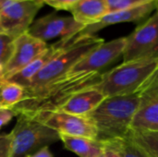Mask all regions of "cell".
Masks as SVG:
<instances>
[{
    "instance_id": "cell-1",
    "label": "cell",
    "mask_w": 158,
    "mask_h": 157,
    "mask_svg": "<svg viewBox=\"0 0 158 157\" xmlns=\"http://www.w3.org/2000/svg\"><path fill=\"white\" fill-rule=\"evenodd\" d=\"M101 77L100 72L68 73L36 91L24 93L21 101L12 110L16 116L25 115L40 119L58 111L77 93L95 87Z\"/></svg>"
},
{
    "instance_id": "cell-2",
    "label": "cell",
    "mask_w": 158,
    "mask_h": 157,
    "mask_svg": "<svg viewBox=\"0 0 158 157\" xmlns=\"http://www.w3.org/2000/svg\"><path fill=\"white\" fill-rule=\"evenodd\" d=\"M140 105V91L130 95L106 97L86 115L97 129V139L109 142L128 136Z\"/></svg>"
},
{
    "instance_id": "cell-3",
    "label": "cell",
    "mask_w": 158,
    "mask_h": 157,
    "mask_svg": "<svg viewBox=\"0 0 158 157\" xmlns=\"http://www.w3.org/2000/svg\"><path fill=\"white\" fill-rule=\"evenodd\" d=\"M157 70L158 58L122 62L103 73L95 88L106 97L133 94L139 92Z\"/></svg>"
},
{
    "instance_id": "cell-4",
    "label": "cell",
    "mask_w": 158,
    "mask_h": 157,
    "mask_svg": "<svg viewBox=\"0 0 158 157\" xmlns=\"http://www.w3.org/2000/svg\"><path fill=\"white\" fill-rule=\"evenodd\" d=\"M105 41L96 35H77L63 50L32 79L24 93L36 91L51 81L68 74L70 69L92 50Z\"/></svg>"
},
{
    "instance_id": "cell-5",
    "label": "cell",
    "mask_w": 158,
    "mask_h": 157,
    "mask_svg": "<svg viewBox=\"0 0 158 157\" xmlns=\"http://www.w3.org/2000/svg\"><path fill=\"white\" fill-rule=\"evenodd\" d=\"M10 133L11 157H26L60 140L58 132L37 118L25 115L18 116L17 123Z\"/></svg>"
},
{
    "instance_id": "cell-6",
    "label": "cell",
    "mask_w": 158,
    "mask_h": 157,
    "mask_svg": "<svg viewBox=\"0 0 158 157\" xmlns=\"http://www.w3.org/2000/svg\"><path fill=\"white\" fill-rule=\"evenodd\" d=\"M123 62L158 58V14L155 12L126 37Z\"/></svg>"
},
{
    "instance_id": "cell-7",
    "label": "cell",
    "mask_w": 158,
    "mask_h": 157,
    "mask_svg": "<svg viewBox=\"0 0 158 157\" xmlns=\"http://www.w3.org/2000/svg\"><path fill=\"white\" fill-rule=\"evenodd\" d=\"M43 6L41 1L0 0V26L3 32L14 38L27 32Z\"/></svg>"
},
{
    "instance_id": "cell-8",
    "label": "cell",
    "mask_w": 158,
    "mask_h": 157,
    "mask_svg": "<svg viewBox=\"0 0 158 157\" xmlns=\"http://www.w3.org/2000/svg\"><path fill=\"white\" fill-rule=\"evenodd\" d=\"M84 27V25L76 21L72 16L51 13L33 21L27 32L44 43L60 38V40L69 43Z\"/></svg>"
},
{
    "instance_id": "cell-9",
    "label": "cell",
    "mask_w": 158,
    "mask_h": 157,
    "mask_svg": "<svg viewBox=\"0 0 158 157\" xmlns=\"http://www.w3.org/2000/svg\"><path fill=\"white\" fill-rule=\"evenodd\" d=\"M131 129L158 132V70L140 90V105Z\"/></svg>"
},
{
    "instance_id": "cell-10",
    "label": "cell",
    "mask_w": 158,
    "mask_h": 157,
    "mask_svg": "<svg viewBox=\"0 0 158 157\" xmlns=\"http://www.w3.org/2000/svg\"><path fill=\"white\" fill-rule=\"evenodd\" d=\"M59 134L97 139V129L87 116H76L56 111L38 119Z\"/></svg>"
},
{
    "instance_id": "cell-11",
    "label": "cell",
    "mask_w": 158,
    "mask_h": 157,
    "mask_svg": "<svg viewBox=\"0 0 158 157\" xmlns=\"http://www.w3.org/2000/svg\"><path fill=\"white\" fill-rule=\"evenodd\" d=\"M126 45V37L104 42L81 58L69 73L100 72L122 56Z\"/></svg>"
},
{
    "instance_id": "cell-12",
    "label": "cell",
    "mask_w": 158,
    "mask_h": 157,
    "mask_svg": "<svg viewBox=\"0 0 158 157\" xmlns=\"http://www.w3.org/2000/svg\"><path fill=\"white\" fill-rule=\"evenodd\" d=\"M47 47V43L31 36L28 32L17 37L15 39L14 52L4 70L5 81H7L28 66Z\"/></svg>"
},
{
    "instance_id": "cell-13",
    "label": "cell",
    "mask_w": 158,
    "mask_h": 157,
    "mask_svg": "<svg viewBox=\"0 0 158 157\" xmlns=\"http://www.w3.org/2000/svg\"><path fill=\"white\" fill-rule=\"evenodd\" d=\"M158 1V0H157ZM157 1L145 4L140 6L128 8L124 10H118L110 12L102 18L98 22L85 26L83 30L77 35H95V33L104 28L110 25L124 23V22H137L149 16L153 11L156 9ZM76 35V36H77Z\"/></svg>"
},
{
    "instance_id": "cell-14",
    "label": "cell",
    "mask_w": 158,
    "mask_h": 157,
    "mask_svg": "<svg viewBox=\"0 0 158 157\" xmlns=\"http://www.w3.org/2000/svg\"><path fill=\"white\" fill-rule=\"evenodd\" d=\"M66 43L59 40L54 44L48 45V47L35 59H33L28 66H26L24 68H22L20 71L16 73L14 76H12L10 79H8V81L15 82L24 88L29 87L31 81L32 79L42 70V68L53 58H55L65 47Z\"/></svg>"
},
{
    "instance_id": "cell-15",
    "label": "cell",
    "mask_w": 158,
    "mask_h": 157,
    "mask_svg": "<svg viewBox=\"0 0 158 157\" xmlns=\"http://www.w3.org/2000/svg\"><path fill=\"white\" fill-rule=\"evenodd\" d=\"M106 97L95 87L83 90L74 94L58 111L76 116H86L94 111Z\"/></svg>"
},
{
    "instance_id": "cell-16",
    "label": "cell",
    "mask_w": 158,
    "mask_h": 157,
    "mask_svg": "<svg viewBox=\"0 0 158 157\" xmlns=\"http://www.w3.org/2000/svg\"><path fill=\"white\" fill-rule=\"evenodd\" d=\"M69 11L76 21L84 26L98 22L109 13L107 0H79Z\"/></svg>"
},
{
    "instance_id": "cell-17",
    "label": "cell",
    "mask_w": 158,
    "mask_h": 157,
    "mask_svg": "<svg viewBox=\"0 0 158 157\" xmlns=\"http://www.w3.org/2000/svg\"><path fill=\"white\" fill-rule=\"evenodd\" d=\"M65 148L79 157H97L104 152V143L94 139L59 134Z\"/></svg>"
},
{
    "instance_id": "cell-18",
    "label": "cell",
    "mask_w": 158,
    "mask_h": 157,
    "mask_svg": "<svg viewBox=\"0 0 158 157\" xmlns=\"http://www.w3.org/2000/svg\"><path fill=\"white\" fill-rule=\"evenodd\" d=\"M129 136L147 157H158V132L130 130Z\"/></svg>"
},
{
    "instance_id": "cell-19",
    "label": "cell",
    "mask_w": 158,
    "mask_h": 157,
    "mask_svg": "<svg viewBox=\"0 0 158 157\" xmlns=\"http://www.w3.org/2000/svg\"><path fill=\"white\" fill-rule=\"evenodd\" d=\"M24 95V88L15 82L4 81L0 83V108L12 109Z\"/></svg>"
},
{
    "instance_id": "cell-20",
    "label": "cell",
    "mask_w": 158,
    "mask_h": 157,
    "mask_svg": "<svg viewBox=\"0 0 158 157\" xmlns=\"http://www.w3.org/2000/svg\"><path fill=\"white\" fill-rule=\"evenodd\" d=\"M112 142H114V143L119 150L122 157H147L146 155L134 143L129 134L123 139L114 140Z\"/></svg>"
},
{
    "instance_id": "cell-21",
    "label": "cell",
    "mask_w": 158,
    "mask_h": 157,
    "mask_svg": "<svg viewBox=\"0 0 158 157\" xmlns=\"http://www.w3.org/2000/svg\"><path fill=\"white\" fill-rule=\"evenodd\" d=\"M15 39L16 38L5 32L0 33V66L4 68L10 60L14 52Z\"/></svg>"
},
{
    "instance_id": "cell-22",
    "label": "cell",
    "mask_w": 158,
    "mask_h": 157,
    "mask_svg": "<svg viewBox=\"0 0 158 157\" xmlns=\"http://www.w3.org/2000/svg\"><path fill=\"white\" fill-rule=\"evenodd\" d=\"M156 1L157 0H107V4L110 13L118 10H124L128 8L140 6Z\"/></svg>"
},
{
    "instance_id": "cell-23",
    "label": "cell",
    "mask_w": 158,
    "mask_h": 157,
    "mask_svg": "<svg viewBox=\"0 0 158 157\" xmlns=\"http://www.w3.org/2000/svg\"><path fill=\"white\" fill-rule=\"evenodd\" d=\"M12 136L11 133L0 135V157H11Z\"/></svg>"
},
{
    "instance_id": "cell-24",
    "label": "cell",
    "mask_w": 158,
    "mask_h": 157,
    "mask_svg": "<svg viewBox=\"0 0 158 157\" xmlns=\"http://www.w3.org/2000/svg\"><path fill=\"white\" fill-rule=\"evenodd\" d=\"M79 0H42L46 4L57 10H69Z\"/></svg>"
},
{
    "instance_id": "cell-25",
    "label": "cell",
    "mask_w": 158,
    "mask_h": 157,
    "mask_svg": "<svg viewBox=\"0 0 158 157\" xmlns=\"http://www.w3.org/2000/svg\"><path fill=\"white\" fill-rule=\"evenodd\" d=\"M104 145V153L106 157H122L119 150L118 149L114 142H105Z\"/></svg>"
},
{
    "instance_id": "cell-26",
    "label": "cell",
    "mask_w": 158,
    "mask_h": 157,
    "mask_svg": "<svg viewBox=\"0 0 158 157\" xmlns=\"http://www.w3.org/2000/svg\"><path fill=\"white\" fill-rule=\"evenodd\" d=\"M15 113L12 109H6V108H0V130L9 123L11 119L15 117Z\"/></svg>"
},
{
    "instance_id": "cell-27",
    "label": "cell",
    "mask_w": 158,
    "mask_h": 157,
    "mask_svg": "<svg viewBox=\"0 0 158 157\" xmlns=\"http://www.w3.org/2000/svg\"><path fill=\"white\" fill-rule=\"evenodd\" d=\"M26 157H53V155L49 151V147L45 146V147H43L40 150H38L37 152L33 153V154L27 155Z\"/></svg>"
},
{
    "instance_id": "cell-28",
    "label": "cell",
    "mask_w": 158,
    "mask_h": 157,
    "mask_svg": "<svg viewBox=\"0 0 158 157\" xmlns=\"http://www.w3.org/2000/svg\"><path fill=\"white\" fill-rule=\"evenodd\" d=\"M97 157H106V155H105V153L103 152L102 154H100V155H99Z\"/></svg>"
},
{
    "instance_id": "cell-29",
    "label": "cell",
    "mask_w": 158,
    "mask_h": 157,
    "mask_svg": "<svg viewBox=\"0 0 158 157\" xmlns=\"http://www.w3.org/2000/svg\"><path fill=\"white\" fill-rule=\"evenodd\" d=\"M17 1H41L42 2V0H17Z\"/></svg>"
},
{
    "instance_id": "cell-30",
    "label": "cell",
    "mask_w": 158,
    "mask_h": 157,
    "mask_svg": "<svg viewBox=\"0 0 158 157\" xmlns=\"http://www.w3.org/2000/svg\"><path fill=\"white\" fill-rule=\"evenodd\" d=\"M156 12L158 14V1H157V6H156Z\"/></svg>"
},
{
    "instance_id": "cell-31",
    "label": "cell",
    "mask_w": 158,
    "mask_h": 157,
    "mask_svg": "<svg viewBox=\"0 0 158 157\" xmlns=\"http://www.w3.org/2000/svg\"><path fill=\"white\" fill-rule=\"evenodd\" d=\"M1 32H3V31H2V29H1V26H0V33Z\"/></svg>"
}]
</instances>
